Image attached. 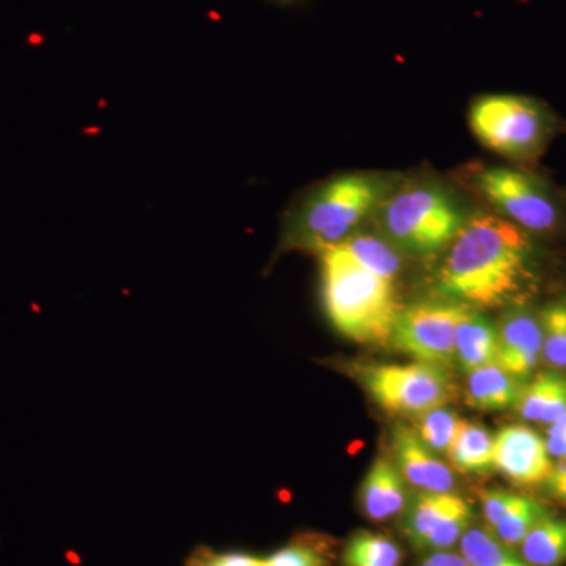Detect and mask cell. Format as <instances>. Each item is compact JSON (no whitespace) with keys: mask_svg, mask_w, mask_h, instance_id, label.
I'll use <instances>...</instances> for the list:
<instances>
[{"mask_svg":"<svg viewBox=\"0 0 566 566\" xmlns=\"http://www.w3.org/2000/svg\"><path fill=\"white\" fill-rule=\"evenodd\" d=\"M420 566H471L461 554L452 551H438L424 557Z\"/></svg>","mask_w":566,"mask_h":566,"instance_id":"30","label":"cell"},{"mask_svg":"<svg viewBox=\"0 0 566 566\" xmlns=\"http://www.w3.org/2000/svg\"><path fill=\"white\" fill-rule=\"evenodd\" d=\"M461 420L463 419H460L455 412L439 406L419 416L417 434L436 455L447 457L460 430Z\"/></svg>","mask_w":566,"mask_h":566,"instance_id":"23","label":"cell"},{"mask_svg":"<svg viewBox=\"0 0 566 566\" xmlns=\"http://www.w3.org/2000/svg\"><path fill=\"white\" fill-rule=\"evenodd\" d=\"M392 449L401 475L417 490L428 493H452L455 490V475L449 465L442 463L408 424H395Z\"/></svg>","mask_w":566,"mask_h":566,"instance_id":"12","label":"cell"},{"mask_svg":"<svg viewBox=\"0 0 566 566\" xmlns=\"http://www.w3.org/2000/svg\"><path fill=\"white\" fill-rule=\"evenodd\" d=\"M521 557L531 566H558L566 562V520L547 515L521 542Z\"/></svg>","mask_w":566,"mask_h":566,"instance_id":"18","label":"cell"},{"mask_svg":"<svg viewBox=\"0 0 566 566\" xmlns=\"http://www.w3.org/2000/svg\"><path fill=\"white\" fill-rule=\"evenodd\" d=\"M475 188L499 216L527 233L553 232L562 221L560 205L535 175L513 167H490L475 175Z\"/></svg>","mask_w":566,"mask_h":566,"instance_id":"7","label":"cell"},{"mask_svg":"<svg viewBox=\"0 0 566 566\" xmlns=\"http://www.w3.org/2000/svg\"><path fill=\"white\" fill-rule=\"evenodd\" d=\"M494 436L483 424L461 420L449 450L450 463L464 474H488L494 469Z\"/></svg>","mask_w":566,"mask_h":566,"instance_id":"17","label":"cell"},{"mask_svg":"<svg viewBox=\"0 0 566 566\" xmlns=\"http://www.w3.org/2000/svg\"><path fill=\"white\" fill-rule=\"evenodd\" d=\"M469 125L486 148L517 163L538 159L554 134V120L545 106L517 95L476 99Z\"/></svg>","mask_w":566,"mask_h":566,"instance_id":"5","label":"cell"},{"mask_svg":"<svg viewBox=\"0 0 566 566\" xmlns=\"http://www.w3.org/2000/svg\"><path fill=\"white\" fill-rule=\"evenodd\" d=\"M523 387L497 363L482 365L468 374V401L480 411H504L516 406Z\"/></svg>","mask_w":566,"mask_h":566,"instance_id":"14","label":"cell"},{"mask_svg":"<svg viewBox=\"0 0 566 566\" xmlns=\"http://www.w3.org/2000/svg\"><path fill=\"white\" fill-rule=\"evenodd\" d=\"M357 263L363 264L371 273L395 282L401 270V259L397 248L389 240L374 234H353L345 243L338 244Z\"/></svg>","mask_w":566,"mask_h":566,"instance_id":"19","label":"cell"},{"mask_svg":"<svg viewBox=\"0 0 566 566\" xmlns=\"http://www.w3.org/2000/svg\"><path fill=\"white\" fill-rule=\"evenodd\" d=\"M474 510L455 493L420 491L405 509L401 531L417 549L450 551L472 527Z\"/></svg>","mask_w":566,"mask_h":566,"instance_id":"9","label":"cell"},{"mask_svg":"<svg viewBox=\"0 0 566 566\" xmlns=\"http://www.w3.org/2000/svg\"><path fill=\"white\" fill-rule=\"evenodd\" d=\"M319 256L324 307L335 329L357 344L389 345L401 311L394 282L368 271L340 245Z\"/></svg>","mask_w":566,"mask_h":566,"instance_id":"3","label":"cell"},{"mask_svg":"<svg viewBox=\"0 0 566 566\" xmlns=\"http://www.w3.org/2000/svg\"><path fill=\"white\" fill-rule=\"evenodd\" d=\"M528 422L551 424L566 411V376L543 371L523 387L515 406Z\"/></svg>","mask_w":566,"mask_h":566,"instance_id":"16","label":"cell"},{"mask_svg":"<svg viewBox=\"0 0 566 566\" xmlns=\"http://www.w3.org/2000/svg\"><path fill=\"white\" fill-rule=\"evenodd\" d=\"M468 305L427 301L401 308L390 344L417 363L449 367L455 363L457 329Z\"/></svg>","mask_w":566,"mask_h":566,"instance_id":"8","label":"cell"},{"mask_svg":"<svg viewBox=\"0 0 566 566\" xmlns=\"http://www.w3.org/2000/svg\"><path fill=\"white\" fill-rule=\"evenodd\" d=\"M360 502L365 515L376 523L392 520L405 512L408 491L400 469L386 457L376 458L365 475Z\"/></svg>","mask_w":566,"mask_h":566,"instance_id":"13","label":"cell"},{"mask_svg":"<svg viewBox=\"0 0 566 566\" xmlns=\"http://www.w3.org/2000/svg\"><path fill=\"white\" fill-rule=\"evenodd\" d=\"M403 553L389 536L359 531L349 536L342 553L344 566H400Z\"/></svg>","mask_w":566,"mask_h":566,"instance_id":"20","label":"cell"},{"mask_svg":"<svg viewBox=\"0 0 566 566\" xmlns=\"http://www.w3.org/2000/svg\"><path fill=\"white\" fill-rule=\"evenodd\" d=\"M534 279V244L526 230L499 214H474L447 249L438 292L468 307L512 303Z\"/></svg>","mask_w":566,"mask_h":566,"instance_id":"1","label":"cell"},{"mask_svg":"<svg viewBox=\"0 0 566 566\" xmlns=\"http://www.w3.org/2000/svg\"><path fill=\"white\" fill-rule=\"evenodd\" d=\"M375 403L397 416H422L444 406L452 395L444 367L433 364L367 365L357 371Z\"/></svg>","mask_w":566,"mask_h":566,"instance_id":"6","label":"cell"},{"mask_svg":"<svg viewBox=\"0 0 566 566\" xmlns=\"http://www.w3.org/2000/svg\"><path fill=\"white\" fill-rule=\"evenodd\" d=\"M546 488L547 493L566 505V458H562V460H558V464L554 465L553 474L547 479Z\"/></svg>","mask_w":566,"mask_h":566,"instance_id":"29","label":"cell"},{"mask_svg":"<svg viewBox=\"0 0 566 566\" xmlns=\"http://www.w3.org/2000/svg\"><path fill=\"white\" fill-rule=\"evenodd\" d=\"M543 356V329L539 318L523 308H513L497 324L495 363L520 381L534 374Z\"/></svg>","mask_w":566,"mask_h":566,"instance_id":"11","label":"cell"},{"mask_svg":"<svg viewBox=\"0 0 566 566\" xmlns=\"http://www.w3.org/2000/svg\"><path fill=\"white\" fill-rule=\"evenodd\" d=\"M389 192V181L376 174H346L323 182L286 216L282 248L319 253L345 243Z\"/></svg>","mask_w":566,"mask_h":566,"instance_id":"2","label":"cell"},{"mask_svg":"<svg viewBox=\"0 0 566 566\" xmlns=\"http://www.w3.org/2000/svg\"><path fill=\"white\" fill-rule=\"evenodd\" d=\"M375 214L386 240L415 255L446 251L468 221L452 192L433 182H412L389 192Z\"/></svg>","mask_w":566,"mask_h":566,"instance_id":"4","label":"cell"},{"mask_svg":"<svg viewBox=\"0 0 566 566\" xmlns=\"http://www.w3.org/2000/svg\"><path fill=\"white\" fill-rule=\"evenodd\" d=\"M186 566H264V558L245 553H219L208 546H197L186 558Z\"/></svg>","mask_w":566,"mask_h":566,"instance_id":"26","label":"cell"},{"mask_svg":"<svg viewBox=\"0 0 566 566\" xmlns=\"http://www.w3.org/2000/svg\"><path fill=\"white\" fill-rule=\"evenodd\" d=\"M333 542L319 534H300L264 558V566H333Z\"/></svg>","mask_w":566,"mask_h":566,"instance_id":"22","label":"cell"},{"mask_svg":"<svg viewBox=\"0 0 566 566\" xmlns=\"http://www.w3.org/2000/svg\"><path fill=\"white\" fill-rule=\"evenodd\" d=\"M543 356L551 365L566 368V301L546 305L539 315Z\"/></svg>","mask_w":566,"mask_h":566,"instance_id":"25","label":"cell"},{"mask_svg":"<svg viewBox=\"0 0 566 566\" xmlns=\"http://www.w3.org/2000/svg\"><path fill=\"white\" fill-rule=\"evenodd\" d=\"M527 495L506 493L501 490H488L482 494L483 517L488 528H493L499 521L504 520L509 513L517 509Z\"/></svg>","mask_w":566,"mask_h":566,"instance_id":"27","label":"cell"},{"mask_svg":"<svg viewBox=\"0 0 566 566\" xmlns=\"http://www.w3.org/2000/svg\"><path fill=\"white\" fill-rule=\"evenodd\" d=\"M493 460L494 469L520 486L546 483L554 469L545 439L524 424H509L494 436Z\"/></svg>","mask_w":566,"mask_h":566,"instance_id":"10","label":"cell"},{"mask_svg":"<svg viewBox=\"0 0 566 566\" xmlns=\"http://www.w3.org/2000/svg\"><path fill=\"white\" fill-rule=\"evenodd\" d=\"M546 447L551 458H566V411L549 424Z\"/></svg>","mask_w":566,"mask_h":566,"instance_id":"28","label":"cell"},{"mask_svg":"<svg viewBox=\"0 0 566 566\" xmlns=\"http://www.w3.org/2000/svg\"><path fill=\"white\" fill-rule=\"evenodd\" d=\"M460 549L471 566H531L485 527L469 528L460 539Z\"/></svg>","mask_w":566,"mask_h":566,"instance_id":"21","label":"cell"},{"mask_svg":"<svg viewBox=\"0 0 566 566\" xmlns=\"http://www.w3.org/2000/svg\"><path fill=\"white\" fill-rule=\"evenodd\" d=\"M497 326L474 308H465L457 329L455 363L464 374L495 363Z\"/></svg>","mask_w":566,"mask_h":566,"instance_id":"15","label":"cell"},{"mask_svg":"<svg viewBox=\"0 0 566 566\" xmlns=\"http://www.w3.org/2000/svg\"><path fill=\"white\" fill-rule=\"evenodd\" d=\"M549 515L545 505L535 499L526 497L517 509L509 513L504 520L499 521L493 528H488L502 543L509 546L521 545L528 532Z\"/></svg>","mask_w":566,"mask_h":566,"instance_id":"24","label":"cell"}]
</instances>
